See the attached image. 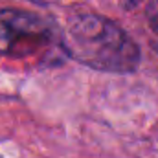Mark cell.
Wrapping results in <instances>:
<instances>
[{
	"mask_svg": "<svg viewBox=\"0 0 158 158\" xmlns=\"http://www.w3.org/2000/svg\"><path fill=\"white\" fill-rule=\"evenodd\" d=\"M63 46L74 61L99 72L127 74L140 63L134 39L118 22L96 13L74 19L63 35Z\"/></svg>",
	"mask_w": 158,
	"mask_h": 158,
	"instance_id": "obj_1",
	"label": "cell"
},
{
	"mask_svg": "<svg viewBox=\"0 0 158 158\" xmlns=\"http://www.w3.org/2000/svg\"><path fill=\"white\" fill-rule=\"evenodd\" d=\"M147 20H149V26L151 30H155L158 33V0H153L147 7Z\"/></svg>",
	"mask_w": 158,
	"mask_h": 158,
	"instance_id": "obj_3",
	"label": "cell"
},
{
	"mask_svg": "<svg viewBox=\"0 0 158 158\" xmlns=\"http://www.w3.org/2000/svg\"><path fill=\"white\" fill-rule=\"evenodd\" d=\"M119 2H121L127 9H132V7H134V6H138L142 0H119Z\"/></svg>",
	"mask_w": 158,
	"mask_h": 158,
	"instance_id": "obj_4",
	"label": "cell"
},
{
	"mask_svg": "<svg viewBox=\"0 0 158 158\" xmlns=\"http://www.w3.org/2000/svg\"><path fill=\"white\" fill-rule=\"evenodd\" d=\"M50 37V24L39 15L19 9H0V48L31 52Z\"/></svg>",
	"mask_w": 158,
	"mask_h": 158,
	"instance_id": "obj_2",
	"label": "cell"
}]
</instances>
